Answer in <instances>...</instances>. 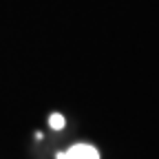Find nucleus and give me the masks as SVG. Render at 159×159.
Masks as SVG:
<instances>
[{"instance_id":"obj_1","label":"nucleus","mask_w":159,"mask_h":159,"mask_svg":"<svg viewBox=\"0 0 159 159\" xmlns=\"http://www.w3.org/2000/svg\"><path fill=\"white\" fill-rule=\"evenodd\" d=\"M57 159H99V152L91 144H75L66 152H57Z\"/></svg>"},{"instance_id":"obj_2","label":"nucleus","mask_w":159,"mask_h":159,"mask_svg":"<svg viewBox=\"0 0 159 159\" xmlns=\"http://www.w3.org/2000/svg\"><path fill=\"white\" fill-rule=\"evenodd\" d=\"M49 124H51L53 130H62V128H64V117L60 115V113H53V115L49 117Z\"/></svg>"}]
</instances>
